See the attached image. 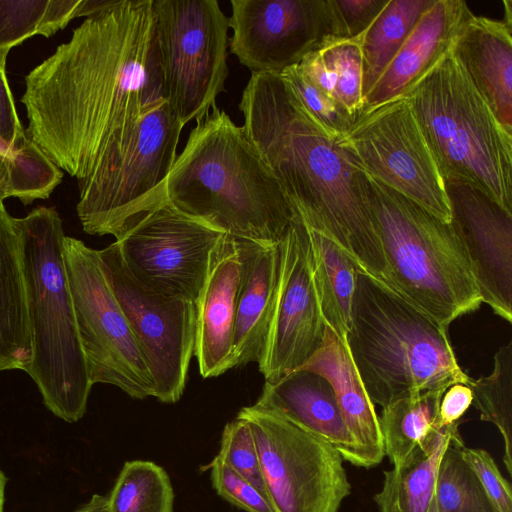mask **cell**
I'll list each match as a JSON object with an SVG mask.
<instances>
[{
    "instance_id": "obj_43",
    "label": "cell",
    "mask_w": 512,
    "mask_h": 512,
    "mask_svg": "<svg viewBox=\"0 0 512 512\" xmlns=\"http://www.w3.org/2000/svg\"><path fill=\"white\" fill-rule=\"evenodd\" d=\"M380 512H402L397 500V483L395 469L384 472L383 487L374 497Z\"/></svg>"
},
{
    "instance_id": "obj_38",
    "label": "cell",
    "mask_w": 512,
    "mask_h": 512,
    "mask_svg": "<svg viewBox=\"0 0 512 512\" xmlns=\"http://www.w3.org/2000/svg\"><path fill=\"white\" fill-rule=\"evenodd\" d=\"M462 458L474 472L497 512H512V491L492 456L484 449L461 447Z\"/></svg>"
},
{
    "instance_id": "obj_35",
    "label": "cell",
    "mask_w": 512,
    "mask_h": 512,
    "mask_svg": "<svg viewBox=\"0 0 512 512\" xmlns=\"http://www.w3.org/2000/svg\"><path fill=\"white\" fill-rule=\"evenodd\" d=\"M280 75L328 136L336 140L348 130L354 119L332 96L315 86L298 65L287 68Z\"/></svg>"
},
{
    "instance_id": "obj_20",
    "label": "cell",
    "mask_w": 512,
    "mask_h": 512,
    "mask_svg": "<svg viewBox=\"0 0 512 512\" xmlns=\"http://www.w3.org/2000/svg\"><path fill=\"white\" fill-rule=\"evenodd\" d=\"M473 12L463 0H434L363 99V109L404 95L454 46Z\"/></svg>"
},
{
    "instance_id": "obj_31",
    "label": "cell",
    "mask_w": 512,
    "mask_h": 512,
    "mask_svg": "<svg viewBox=\"0 0 512 512\" xmlns=\"http://www.w3.org/2000/svg\"><path fill=\"white\" fill-rule=\"evenodd\" d=\"M468 386L480 419L494 424L503 437V461L512 475V341L495 353L492 372L477 380L471 379Z\"/></svg>"
},
{
    "instance_id": "obj_5",
    "label": "cell",
    "mask_w": 512,
    "mask_h": 512,
    "mask_svg": "<svg viewBox=\"0 0 512 512\" xmlns=\"http://www.w3.org/2000/svg\"><path fill=\"white\" fill-rule=\"evenodd\" d=\"M18 232L32 357L26 373L45 406L72 423L87 409L93 384L82 351L64 261L65 233L53 207L38 206L14 218Z\"/></svg>"
},
{
    "instance_id": "obj_6",
    "label": "cell",
    "mask_w": 512,
    "mask_h": 512,
    "mask_svg": "<svg viewBox=\"0 0 512 512\" xmlns=\"http://www.w3.org/2000/svg\"><path fill=\"white\" fill-rule=\"evenodd\" d=\"M366 190L386 264L384 282L446 329L476 311L482 299L452 224L368 174Z\"/></svg>"
},
{
    "instance_id": "obj_18",
    "label": "cell",
    "mask_w": 512,
    "mask_h": 512,
    "mask_svg": "<svg viewBox=\"0 0 512 512\" xmlns=\"http://www.w3.org/2000/svg\"><path fill=\"white\" fill-rule=\"evenodd\" d=\"M241 271L238 241L225 234L213 253L207 279L196 301L194 356L204 378L217 377L232 368Z\"/></svg>"
},
{
    "instance_id": "obj_1",
    "label": "cell",
    "mask_w": 512,
    "mask_h": 512,
    "mask_svg": "<svg viewBox=\"0 0 512 512\" xmlns=\"http://www.w3.org/2000/svg\"><path fill=\"white\" fill-rule=\"evenodd\" d=\"M166 100L153 0H111L25 77L29 139L77 180L107 143Z\"/></svg>"
},
{
    "instance_id": "obj_19",
    "label": "cell",
    "mask_w": 512,
    "mask_h": 512,
    "mask_svg": "<svg viewBox=\"0 0 512 512\" xmlns=\"http://www.w3.org/2000/svg\"><path fill=\"white\" fill-rule=\"evenodd\" d=\"M255 404L328 443L345 461L368 468L342 418L333 389L323 376L296 370L276 382H265Z\"/></svg>"
},
{
    "instance_id": "obj_12",
    "label": "cell",
    "mask_w": 512,
    "mask_h": 512,
    "mask_svg": "<svg viewBox=\"0 0 512 512\" xmlns=\"http://www.w3.org/2000/svg\"><path fill=\"white\" fill-rule=\"evenodd\" d=\"M64 261L91 383L135 399L154 397V383L129 323L102 271L98 250L65 236Z\"/></svg>"
},
{
    "instance_id": "obj_17",
    "label": "cell",
    "mask_w": 512,
    "mask_h": 512,
    "mask_svg": "<svg viewBox=\"0 0 512 512\" xmlns=\"http://www.w3.org/2000/svg\"><path fill=\"white\" fill-rule=\"evenodd\" d=\"M451 224L466 251L482 303L512 321V214L485 193L445 181Z\"/></svg>"
},
{
    "instance_id": "obj_37",
    "label": "cell",
    "mask_w": 512,
    "mask_h": 512,
    "mask_svg": "<svg viewBox=\"0 0 512 512\" xmlns=\"http://www.w3.org/2000/svg\"><path fill=\"white\" fill-rule=\"evenodd\" d=\"M210 471L212 486L219 496L246 512H275L267 496L232 470L217 455L204 468Z\"/></svg>"
},
{
    "instance_id": "obj_24",
    "label": "cell",
    "mask_w": 512,
    "mask_h": 512,
    "mask_svg": "<svg viewBox=\"0 0 512 512\" xmlns=\"http://www.w3.org/2000/svg\"><path fill=\"white\" fill-rule=\"evenodd\" d=\"M31 357L20 240L14 218L0 200V372L26 371Z\"/></svg>"
},
{
    "instance_id": "obj_42",
    "label": "cell",
    "mask_w": 512,
    "mask_h": 512,
    "mask_svg": "<svg viewBox=\"0 0 512 512\" xmlns=\"http://www.w3.org/2000/svg\"><path fill=\"white\" fill-rule=\"evenodd\" d=\"M298 67L315 86L334 98L337 77L319 50L305 56Z\"/></svg>"
},
{
    "instance_id": "obj_26",
    "label": "cell",
    "mask_w": 512,
    "mask_h": 512,
    "mask_svg": "<svg viewBox=\"0 0 512 512\" xmlns=\"http://www.w3.org/2000/svg\"><path fill=\"white\" fill-rule=\"evenodd\" d=\"M434 0H388L361 37L362 98L394 59L422 14Z\"/></svg>"
},
{
    "instance_id": "obj_36",
    "label": "cell",
    "mask_w": 512,
    "mask_h": 512,
    "mask_svg": "<svg viewBox=\"0 0 512 512\" xmlns=\"http://www.w3.org/2000/svg\"><path fill=\"white\" fill-rule=\"evenodd\" d=\"M217 456L266 495L256 443L244 419L237 416L225 425Z\"/></svg>"
},
{
    "instance_id": "obj_14",
    "label": "cell",
    "mask_w": 512,
    "mask_h": 512,
    "mask_svg": "<svg viewBox=\"0 0 512 512\" xmlns=\"http://www.w3.org/2000/svg\"><path fill=\"white\" fill-rule=\"evenodd\" d=\"M102 271L129 323L154 383V397L177 402L196 337V303L155 292L128 270L115 242L98 250Z\"/></svg>"
},
{
    "instance_id": "obj_7",
    "label": "cell",
    "mask_w": 512,
    "mask_h": 512,
    "mask_svg": "<svg viewBox=\"0 0 512 512\" xmlns=\"http://www.w3.org/2000/svg\"><path fill=\"white\" fill-rule=\"evenodd\" d=\"M404 95L444 180L472 185L512 214V134L453 48Z\"/></svg>"
},
{
    "instance_id": "obj_13",
    "label": "cell",
    "mask_w": 512,
    "mask_h": 512,
    "mask_svg": "<svg viewBox=\"0 0 512 512\" xmlns=\"http://www.w3.org/2000/svg\"><path fill=\"white\" fill-rule=\"evenodd\" d=\"M226 233L184 214L166 198L115 236L131 274L147 288L196 303Z\"/></svg>"
},
{
    "instance_id": "obj_23",
    "label": "cell",
    "mask_w": 512,
    "mask_h": 512,
    "mask_svg": "<svg viewBox=\"0 0 512 512\" xmlns=\"http://www.w3.org/2000/svg\"><path fill=\"white\" fill-rule=\"evenodd\" d=\"M453 51L498 121L512 134V26L472 14Z\"/></svg>"
},
{
    "instance_id": "obj_4",
    "label": "cell",
    "mask_w": 512,
    "mask_h": 512,
    "mask_svg": "<svg viewBox=\"0 0 512 512\" xmlns=\"http://www.w3.org/2000/svg\"><path fill=\"white\" fill-rule=\"evenodd\" d=\"M347 344L373 404L468 385L447 329L386 282L359 269Z\"/></svg>"
},
{
    "instance_id": "obj_46",
    "label": "cell",
    "mask_w": 512,
    "mask_h": 512,
    "mask_svg": "<svg viewBox=\"0 0 512 512\" xmlns=\"http://www.w3.org/2000/svg\"><path fill=\"white\" fill-rule=\"evenodd\" d=\"M7 483V478L0 470V512H3L4 508V500H5V486Z\"/></svg>"
},
{
    "instance_id": "obj_11",
    "label": "cell",
    "mask_w": 512,
    "mask_h": 512,
    "mask_svg": "<svg viewBox=\"0 0 512 512\" xmlns=\"http://www.w3.org/2000/svg\"><path fill=\"white\" fill-rule=\"evenodd\" d=\"M237 416L253 434L275 512H339L352 487L337 450L256 404L243 407Z\"/></svg>"
},
{
    "instance_id": "obj_8",
    "label": "cell",
    "mask_w": 512,
    "mask_h": 512,
    "mask_svg": "<svg viewBox=\"0 0 512 512\" xmlns=\"http://www.w3.org/2000/svg\"><path fill=\"white\" fill-rule=\"evenodd\" d=\"M183 127L164 100L107 143L78 181L76 210L86 233L115 237L130 219L166 198Z\"/></svg>"
},
{
    "instance_id": "obj_47",
    "label": "cell",
    "mask_w": 512,
    "mask_h": 512,
    "mask_svg": "<svg viewBox=\"0 0 512 512\" xmlns=\"http://www.w3.org/2000/svg\"><path fill=\"white\" fill-rule=\"evenodd\" d=\"M426 512H440L437 506L435 493L433 494V497Z\"/></svg>"
},
{
    "instance_id": "obj_27",
    "label": "cell",
    "mask_w": 512,
    "mask_h": 512,
    "mask_svg": "<svg viewBox=\"0 0 512 512\" xmlns=\"http://www.w3.org/2000/svg\"><path fill=\"white\" fill-rule=\"evenodd\" d=\"M445 391H425L401 398L382 408L379 424L385 456L399 467L415 447L438 426V411Z\"/></svg>"
},
{
    "instance_id": "obj_21",
    "label": "cell",
    "mask_w": 512,
    "mask_h": 512,
    "mask_svg": "<svg viewBox=\"0 0 512 512\" xmlns=\"http://www.w3.org/2000/svg\"><path fill=\"white\" fill-rule=\"evenodd\" d=\"M242 261L234 326L232 368L261 359L272 321L281 265L279 243L238 239Z\"/></svg>"
},
{
    "instance_id": "obj_40",
    "label": "cell",
    "mask_w": 512,
    "mask_h": 512,
    "mask_svg": "<svg viewBox=\"0 0 512 512\" xmlns=\"http://www.w3.org/2000/svg\"><path fill=\"white\" fill-rule=\"evenodd\" d=\"M5 66L6 61L0 59V137L12 145L25 147L32 141L19 121Z\"/></svg>"
},
{
    "instance_id": "obj_15",
    "label": "cell",
    "mask_w": 512,
    "mask_h": 512,
    "mask_svg": "<svg viewBox=\"0 0 512 512\" xmlns=\"http://www.w3.org/2000/svg\"><path fill=\"white\" fill-rule=\"evenodd\" d=\"M230 52L252 73L281 74L345 38L332 0H231Z\"/></svg>"
},
{
    "instance_id": "obj_22",
    "label": "cell",
    "mask_w": 512,
    "mask_h": 512,
    "mask_svg": "<svg viewBox=\"0 0 512 512\" xmlns=\"http://www.w3.org/2000/svg\"><path fill=\"white\" fill-rule=\"evenodd\" d=\"M297 370L317 373L330 383L346 427L368 468L377 466L385 456L379 416L355 366L347 336L340 338L325 324L320 347Z\"/></svg>"
},
{
    "instance_id": "obj_25",
    "label": "cell",
    "mask_w": 512,
    "mask_h": 512,
    "mask_svg": "<svg viewBox=\"0 0 512 512\" xmlns=\"http://www.w3.org/2000/svg\"><path fill=\"white\" fill-rule=\"evenodd\" d=\"M308 232L313 278L324 322L344 338L351 327L357 271L360 268L333 240L310 228Z\"/></svg>"
},
{
    "instance_id": "obj_41",
    "label": "cell",
    "mask_w": 512,
    "mask_h": 512,
    "mask_svg": "<svg viewBox=\"0 0 512 512\" xmlns=\"http://www.w3.org/2000/svg\"><path fill=\"white\" fill-rule=\"evenodd\" d=\"M473 401V394L466 384L451 385L443 394L438 411V426L447 427L459 423Z\"/></svg>"
},
{
    "instance_id": "obj_16",
    "label": "cell",
    "mask_w": 512,
    "mask_h": 512,
    "mask_svg": "<svg viewBox=\"0 0 512 512\" xmlns=\"http://www.w3.org/2000/svg\"><path fill=\"white\" fill-rule=\"evenodd\" d=\"M280 247L277 298L258 362L265 382H276L299 369L320 347L325 329L313 278L309 232L299 213Z\"/></svg>"
},
{
    "instance_id": "obj_28",
    "label": "cell",
    "mask_w": 512,
    "mask_h": 512,
    "mask_svg": "<svg viewBox=\"0 0 512 512\" xmlns=\"http://www.w3.org/2000/svg\"><path fill=\"white\" fill-rule=\"evenodd\" d=\"M462 439L458 423L434 428L395 469L397 500L402 512H426L448 445Z\"/></svg>"
},
{
    "instance_id": "obj_9",
    "label": "cell",
    "mask_w": 512,
    "mask_h": 512,
    "mask_svg": "<svg viewBox=\"0 0 512 512\" xmlns=\"http://www.w3.org/2000/svg\"><path fill=\"white\" fill-rule=\"evenodd\" d=\"M153 12L165 97L185 126L225 91L229 17L216 0H153Z\"/></svg>"
},
{
    "instance_id": "obj_10",
    "label": "cell",
    "mask_w": 512,
    "mask_h": 512,
    "mask_svg": "<svg viewBox=\"0 0 512 512\" xmlns=\"http://www.w3.org/2000/svg\"><path fill=\"white\" fill-rule=\"evenodd\" d=\"M336 143L366 174L451 222L445 180L405 95L364 108Z\"/></svg>"
},
{
    "instance_id": "obj_39",
    "label": "cell",
    "mask_w": 512,
    "mask_h": 512,
    "mask_svg": "<svg viewBox=\"0 0 512 512\" xmlns=\"http://www.w3.org/2000/svg\"><path fill=\"white\" fill-rule=\"evenodd\" d=\"M345 38L364 34L388 0H332Z\"/></svg>"
},
{
    "instance_id": "obj_29",
    "label": "cell",
    "mask_w": 512,
    "mask_h": 512,
    "mask_svg": "<svg viewBox=\"0 0 512 512\" xmlns=\"http://www.w3.org/2000/svg\"><path fill=\"white\" fill-rule=\"evenodd\" d=\"M82 0H0V59L34 35L50 37L78 17Z\"/></svg>"
},
{
    "instance_id": "obj_44",
    "label": "cell",
    "mask_w": 512,
    "mask_h": 512,
    "mask_svg": "<svg viewBox=\"0 0 512 512\" xmlns=\"http://www.w3.org/2000/svg\"><path fill=\"white\" fill-rule=\"evenodd\" d=\"M0 153L13 158L35 157L43 152L32 142L25 147L12 145L0 137Z\"/></svg>"
},
{
    "instance_id": "obj_33",
    "label": "cell",
    "mask_w": 512,
    "mask_h": 512,
    "mask_svg": "<svg viewBox=\"0 0 512 512\" xmlns=\"http://www.w3.org/2000/svg\"><path fill=\"white\" fill-rule=\"evenodd\" d=\"M63 178V172L42 153L13 158L0 153V200L16 197L27 205L47 199Z\"/></svg>"
},
{
    "instance_id": "obj_30",
    "label": "cell",
    "mask_w": 512,
    "mask_h": 512,
    "mask_svg": "<svg viewBox=\"0 0 512 512\" xmlns=\"http://www.w3.org/2000/svg\"><path fill=\"white\" fill-rule=\"evenodd\" d=\"M107 497L109 512H174L170 478L152 461L125 462Z\"/></svg>"
},
{
    "instance_id": "obj_45",
    "label": "cell",
    "mask_w": 512,
    "mask_h": 512,
    "mask_svg": "<svg viewBox=\"0 0 512 512\" xmlns=\"http://www.w3.org/2000/svg\"><path fill=\"white\" fill-rule=\"evenodd\" d=\"M74 512H109L108 497L95 494L89 502Z\"/></svg>"
},
{
    "instance_id": "obj_2",
    "label": "cell",
    "mask_w": 512,
    "mask_h": 512,
    "mask_svg": "<svg viewBox=\"0 0 512 512\" xmlns=\"http://www.w3.org/2000/svg\"><path fill=\"white\" fill-rule=\"evenodd\" d=\"M239 109L249 138L306 226L384 281L365 172L318 126L280 74L252 73Z\"/></svg>"
},
{
    "instance_id": "obj_34",
    "label": "cell",
    "mask_w": 512,
    "mask_h": 512,
    "mask_svg": "<svg viewBox=\"0 0 512 512\" xmlns=\"http://www.w3.org/2000/svg\"><path fill=\"white\" fill-rule=\"evenodd\" d=\"M361 37L332 38L319 49L337 77L334 98L354 120L363 110Z\"/></svg>"
},
{
    "instance_id": "obj_3",
    "label": "cell",
    "mask_w": 512,
    "mask_h": 512,
    "mask_svg": "<svg viewBox=\"0 0 512 512\" xmlns=\"http://www.w3.org/2000/svg\"><path fill=\"white\" fill-rule=\"evenodd\" d=\"M165 195L184 214L258 243L281 242L298 214L244 127L216 105L196 121Z\"/></svg>"
},
{
    "instance_id": "obj_32",
    "label": "cell",
    "mask_w": 512,
    "mask_h": 512,
    "mask_svg": "<svg viewBox=\"0 0 512 512\" xmlns=\"http://www.w3.org/2000/svg\"><path fill=\"white\" fill-rule=\"evenodd\" d=\"M462 439L445 450L435 484L440 512H497L474 472L462 458Z\"/></svg>"
}]
</instances>
